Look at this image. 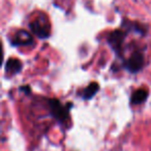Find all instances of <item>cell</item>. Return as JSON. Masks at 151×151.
<instances>
[{"instance_id": "3", "label": "cell", "mask_w": 151, "mask_h": 151, "mask_svg": "<svg viewBox=\"0 0 151 151\" xmlns=\"http://www.w3.org/2000/svg\"><path fill=\"white\" fill-rule=\"evenodd\" d=\"M144 63H145L144 54L142 52H140V51H137V52L132 53L129 58L125 61L124 68L127 69L129 73H137L143 68Z\"/></svg>"}, {"instance_id": "5", "label": "cell", "mask_w": 151, "mask_h": 151, "mask_svg": "<svg viewBox=\"0 0 151 151\" xmlns=\"http://www.w3.org/2000/svg\"><path fill=\"white\" fill-rule=\"evenodd\" d=\"M14 46H28L33 42V38L28 32L20 30L15 34V37L11 40Z\"/></svg>"}, {"instance_id": "1", "label": "cell", "mask_w": 151, "mask_h": 151, "mask_svg": "<svg viewBox=\"0 0 151 151\" xmlns=\"http://www.w3.org/2000/svg\"><path fill=\"white\" fill-rule=\"evenodd\" d=\"M49 105L51 108V114L55 119L58 120L60 123H63L69 119V111L73 107V104L68 103L66 106H62L61 103L56 99H52L49 101Z\"/></svg>"}, {"instance_id": "8", "label": "cell", "mask_w": 151, "mask_h": 151, "mask_svg": "<svg viewBox=\"0 0 151 151\" xmlns=\"http://www.w3.org/2000/svg\"><path fill=\"white\" fill-rule=\"evenodd\" d=\"M99 89V86L97 83H95V82L90 83V84L84 89V91H83V99H92V97L97 93Z\"/></svg>"}, {"instance_id": "9", "label": "cell", "mask_w": 151, "mask_h": 151, "mask_svg": "<svg viewBox=\"0 0 151 151\" xmlns=\"http://www.w3.org/2000/svg\"><path fill=\"white\" fill-rule=\"evenodd\" d=\"M20 90L23 91L25 93H30V87L29 86H23V87H20Z\"/></svg>"}, {"instance_id": "7", "label": "cell", "mask_w": 151, "mask_h": 151, "mask_svg": "<svg viewBox=\"0 0 151 151\" xmlns=\"http://www.w3.org/2000/svg\"><path fill=\"white\" fill-rule=\"evenodd\" d=\"M147 96H148V92L145 89H138L130 97V103L132 105H140L146 101Z\"/></svg>"}, {"instance_id": "6", "label": "cell", "mask_w": 151, "mask_h": 151, "mask_svg": "<svg viewBox=\"0 0 151 151\" xmlns=\"http://www.w3.org/2000/svg\"><path fill=\"white\" fill-rule=\"evenodd\" d=\"M22 70V62L19 59L11 58L5 63V71L9 75H16Z\"/></svg>"}, {"instance_id": "2", "label": "cell", "mask_w": 151, "mask_h": 151, "mask_svg": "<svg viewBox=\"0 0 151 151\" xmlns=\"http://www.w3.org/2000/svg\"><path fill=\"white\" fill-rule=\"evenodd\" d=\"M31 31L40 38H48L50 36V24L46 18H38L29 24Z\"/></svg>"}, {"instance_id": "4", "label": "cell", "mask_w": 151, "mask_h": 151, "mask_svg": "<svg viewBox=\"0 0 151 151\" xmlns=\"http://www.w3.org/2000/svg\"><path fill=\"white\" fill-rule=\"evenodd\" d=\"M126 33L122 30H114L108 38V44L109 46L115 51L117 54H120V51L122 49V44L125 40Z\"/></svg>"}]
</instances>
